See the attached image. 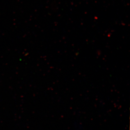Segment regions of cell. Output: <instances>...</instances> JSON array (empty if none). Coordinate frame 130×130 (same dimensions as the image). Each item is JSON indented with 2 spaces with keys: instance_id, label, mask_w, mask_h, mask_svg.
Wrapping results in <instances>:
<instances>
[]
</instances>
